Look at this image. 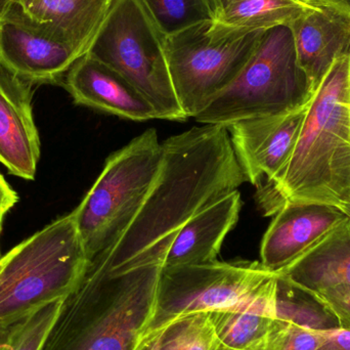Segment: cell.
Instances as JSON below:
<instances>
[{"instance_id":"obj_1","label":"cell","mask_w":350,"mask_h":350,"mask_svg":"<svg viewBox=\"0 0 350 350\" xmlns=\"http://www.w3.org/2000/svg\"><path fill=\"white\" fill-rule=\"evenodd\" d=\"M204 125L162 143L161 168L141 209L116 244L90 261L112 271L163 267L183 226L246 183L228 129Z\"/></svg>"},{"instance_id":"obj_2","label":"cell","mask_w":350,"mask_h":350,"mask_svg":"<svg viewBox=\"0 0 350 350\" xmlns=\"http://www.w3.org/2000/svg\"><path fill=\"white\" fill-rule=\"evenodd\" d=\"M257 202L267 216L287 205L349 203V53L333 62L317 86L289 158L271 183L257 187Z\"/></svg>"},{"instance_id":"obj_3","label":"cell","mask_w":350,"mask_h":350,"mask_svg":"<svg viewBox=\"0 0 350 350\" xmlns=\"http://www.w3.org/2000/svg\"><path fill=\"white\" fill-rule=\"evenodd\" d=\"M162 265L112 271L90 261L38 350H135L155 314Z\"/></svg>"},{"instance_id":"obj_4","label":"cell","mask_w":350,"mask_h":350,"mask_svg":"<svg viewBox=\"0 0 350 350\" xmlns=\"http://www.w3.org/2000/svg\"><path fill=\"white\" fill-rule=\"evenodd\" d=\"M88 260L73 211L0 257V328L63 300Z\"/></svg>"},{"instance_id":"obj_5","label":"cell","mask_w":350,"mask_h":350,"mask_svg":"<svg viewBox=\"0 0 350 350\" xmlns=\"http://www.w3.org/2000/svg\"><path fill=\"white\" fill-rule=\"evenodd\" d=\"M162 157L157 131L150 129L107 159L73 210L88 260L108 252L129 228L155 183Z\"/></svg>"},{"instance_id":"obj_6","label":"cell","mask_w":350,"mask_h":350,"mask_svg":"<svg viewBox=\"0 0 350 350\" xmlns=\"http://www.w3.org/2000/svg\"><path fill=\"white\" fill-rule=\"evenodd\" d=\"M166 37L143 0H115L88 53L131 82L157 119L185 121L170 77Z\"/></svg>"},{"instance_id":"obj_7","label":"cell","mask_w":350,"mask_h":350,"mask_svg":"<svg viewBox=\"0 0 350 350\" xmlns=\"http://www.w3.org/2000/svg\"><path fill=\"white\" fill-rule=\"evenodd\" d=\"M314 92L298 65L289 26L273 27L261 35L237 79L195 120L228 127L244 119L295 108Z\"/></svg>"},{"instance_id":"obj_8","label":"cell","mask_w":350,"mask_h":350,"mask_svg":"<svg viewBox=\"0 0 350 350\" xmlns=\"http://www.w3.org/2000/svg\"><path fill=\"white\" fill-rule=\"evenodd\" d=\"M212 23L166 37L172 85L187 118H195L237 79L265 32L214 35Z\"/></svg>"},{"instance_id":"obj_9","label":"cell","mask_w":350,"mask_h":350,"mask_svg":"<svg viewBox=\"0 0 350 350\" xmlns=\"http://www.w3.org/2000/svg\"><path fill=\"white\" fill-rule=\"evenodd\" d=\"M275 275L257 261L215 260L162 267L149 331L159 330L187 314L234 308L254 295Z\"/></svg>"},{"instance_id":"obj_10","label":"cell","mask_w":350,"mask_h":350,"mask_svg":"<svg viewBox=\"0 0 350 350\" xmlns=\"http://www.w3.org/2000/svg\"><path fill=\"white\" fill-rule=\"evenodd\" d=\"M314 94L295 108L244 119L226 127L247 181L260 187L281 172L297 141Z\"/></svg>"},{"instance_id":"obj_11","label":"cell","mask_w":350,"mask_h":350,"mask_svg":"<svg viewBox=\"0 0 350 350\" xmlns=\"http://www.w3.org/2000/svg\"><path fill=\"white\" fill-rule=\"evenodd\" d=\"M80 57L12 3L0 20V68L26 83L57 84Z\"/></svg>"},{"instance_id":"obj_12","label":"cell","mask_w":350,"mask_h":350,"mask_svg":"<svg viewBox=\"0 0 350 350\" xmlns=\"http://www.w3.org/2000/svg\"><path fill=\"white\" fill-rule=\"evenodd\" d=\"M32 86L0 68V163L27 180L35 178L40 158Z\"/></svg>"},{"instance_id":"obj_13","label":"cell","mask_w":350,"mask_h":350,"mask_svg":"<svg viewBox=\"0 0 350 350\" xmlns=\"http://www.w3.org/2000/svg\"><path fill=\"white\" fill-rule=\"evenodd\" d=\"M347 218L342 210L332 206H285L275 214L263 236L261 265L279 273Z\"/></svg>"},{"instance_id":"obj_14","label":"cell","mask_w":350,"mask_h":350,"mask_svg":"<svg viewBox=\"0 0 350 350\" xmlns=\"http://www.w3.org/2000/svg\"><path fill=\"white\" fill-rule=\"evenodd\" d=\"M63 84L77 105L129 120L157 119L153 107L131 82L88 53L72 66Z\"/></svg>"},{"instance_id":"obj_15","label":"cell","mask_w":350,"mask_h":350,"mask_svg":"<svg viewBox=\"0 0 350 350\" xmlns=\"http://www.w3.org/2000/svg\"><path fill=\"white\" fill-rule=\"evenodd\" d=\"M115 0H14L21 12L51 38L83 57Z\"/></svg>"},{"instance_id":"obj_16","label":"cell","mask_w":350,"mask_h":350,"mask_svg":"<svg viewBox=\"0 0 350 350\" xmlns=\"http://www.w3.org/2000/svg\"><path fill=\"white\" fill-rule=\"evenodd\" d=\"M298 65L314 90L333 62L350 51V16L329 5L308 12L289 25Z\"/></svg>"},{"instance_id":"obj_17","label":"cell","mask_w":350,"mask_h":350,"mask_svg":"<svg viewBox=\"0 0 350 350\" xmlns=\"http://www.w3.org/2000/svg\"><path fill=\"white\" fill-rule=\"evenodd\" d=\"M241 207L240 193L234 191L196 214L179 230L163 267L215 261L224 239L238 222Z\"/></svg>"},{"instance_id":"obj_18","label":"cell","mask_w":350,"mask_h":350,"mask_svg":"<svg viewBox=\"0 0 350 350\" xmlns=\"http://www.w3.org/2000/svg\"><path fill=\"white\" fill-rule=\"evenodd\" d=\"M278 273L242 304L209 312L215 333L214 350H263L277 318Z\"/></svg>"},{"instance_id":"obj_19","label":"cell","mask_w":350,"mask_h":350,"mask_svg":"<svg viewBox=\"0 0 350 350\" xmlns=\"http://www.w3.org/2000/svg\"><path fill=\"white\" fill-rule=\"evenodd\" d=\"M277 273L306 294L332 286H350L349 218Z\"/></svg>"},{"instance_id":"obj_20","label":"cell","mask_w":350,"mask_h":350,"mask_svg":"<svg viewBox=\"0 0 350 350\" xmlns=\"http://www.w3.org/2000/svg\"><path fill=\"white\" fill-rule=\"evenodd\" d=\"M325 5L322 0H226L210 31L214 35L248 34L289 26Z\"/></svg>"},{"instance_id":"obj_21","label":"cell","mask_w":350,"mask_h":350,"mask_svg":"<svg viewBox=\"0 0 350 350\" xmlns=\"http://www.w3.org/2000/svg\"><path fill=\"white\" fill-rule=\"evenodd\" d=\"M166 36L217 18L214 0H143Z\"/></svg>"},{"instance_id":"obj_22","label":"cell","mask_w":350,"mask_h":350,"mask_svg":"<svg viewBox=\"0 0 350 350\" xmlns=\"http://www.w3.org/2000/svg\"><path fill=\"white\" fill-rule=\"evenodd\" d=\"M61 304L62 300L53 302L12 326L0 328V350H38Z\"/></svg>"},{"instance_id":"obj_23","label":"cell","mask_w":350,"mask_h":350,"mask_svg":"<svg viewBox=\"0 0 350 350\" xmlns=\"http://www.w3.org/2000/svg\"><path fill=\"white\" fill-rule=\"evenodd\" d=\"M162 331L172 350L215 349V333L209 312H196L181 317L162 328Z\"/></svg>"},{"instance_id":"obj_24","label":"cell","mask_w":350,"mask_h":350,"mask_svg":"<svg viewBox=\"0 0 350 350\" xmlns=\"http://www.w3.org/2000/svg\"><path fill=\"white\" fill-rule=\"evenodd\" d=\"M327 329L277 317L271 323L263 350H317L325 340Z\"/></svg>"},{"instance_id":"obj_25","label":"cell","mask_w":350,"mask_h":350,"mask_svg":"<svg viewBox=\"0 0 350 350\" xmlns=\"http://www.w3.org/2000/svg\"><path fill=\"white\" fill-rule=\"evenodd\" d=\"M308 295L336 320L339 328L350 331V286H332Z\"/></svg>"},{"instance_id":"obj_26","label":"cell","mask_w":350,"mask_h":350,"mask_svg":"<svg viewBox=\"0 0 350 350\" xmlns=\"http://www.w3.org/2000/svg\"><path fill=\"white\" fill-rule=\"evenodd\" d=\"M317 350H350V331L339 327L327 329L325 340Z\"/></svg>"},{"instance_id":"obj_27","label":"cell","mask_w":350,"mask_h":350,"mask_svg":"<svg viewBox=\"0 0 350 350\" xmlns=\"http://www.w3.org/2000/svg\"><path fill=\"white\" fill-rule=\"evenodd\" d=\"M18 193L8 185L3 175L0 174V228L4 215L18 203Z\"/></svg>"},{"instance_id":"obj_28","label":"cell","mask_w":350,"mask_h":350,"mask_svg":"<svg viewBox=\"0 0 350 350\" xmlns=\"http://www.w3.org/2000/svg\"><path fill=\"white\" fill-rule=\"evenodd\" d=\"M135 350H172L164 339L162 329L156 331H149L143 337L137 349Z\"/></svg>"},{"instance_id":"obj_29","label":"cell","mask_w":350,"mask_h":350,"mask_svg":"<svg viewBox=\"0 0 350 350\" xmlns=\"http://www.w3.org/2000/svg\"><path fill=\"white\" fill-rule=\"evenodd\" d=\"M322 1L327 5L336 8L339 12L350 16V0H322Z\"/></svg>"},{"instance_id":"obj_30","label":"cell","mask_w":350,"mask_h":350,"mask_svg":"<svg viewBox=\"0 0 350 350\" xmlns=\"http://www.w3.org/2000/svg\"><path fill=\"white\" fill-rule=\"evenodd\" d=\"M12 3L14 0H0V20L5 16Z\"/></svg>"},{"instance_id":"obj_31","label":"cell","mask_w":350,"mask_h":350,"mask_svg":"<svg viewBox=\"0 0 350 350\" xmlns=\"http://www.w3.org/2000/svg\"><path fill=\"white\" fill-rule=\"evenodd\" d=\"M215 2L216 10H217V16H219L221 12L222 8H224V4H226V0H214Z\"/></svg>"},{"instance_id":"obj_32","label":"cell","mask_w":350,"mask_h":350,"mask_svg":"<svg viewBox=\"0 0 350 350\" xmlns=\"http://www.w3.org/2000/svg\"><path fill=\"white\" fill-rule=\"evenodd\" d=\"M339 209L342 210V211L347 214V217L350 219V202L349 203H345L343 205H341Z\"/></svg>"},{"instance_id":"obj_33","label":"cell","mask_w":350,"mask_h":350,"mask_svg":"<svg viewBox=\"0 0 350 350\" xmlns=\"http://www.w3.org/2000/svg\"><path fill=\"white\" fill-rule=\"evenodd\" d=\"M349 84H350V51L349 53Z\"/></svg>"},{"instance_id":"obj_34","label":"cell","mask_w":350,"mask_h":350,"mask_svg":"<svg viewBox=\"0 0 350 350\" xmlns=\"http://www.w3.org/2000/svg\"><path fill=\"white\" fill-rule=\"evenodd\" d=\"M0 232H1V228H0Z\"/></svg>"}]
</instances>
